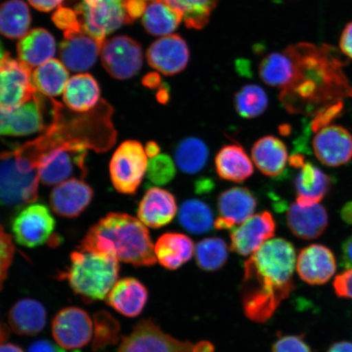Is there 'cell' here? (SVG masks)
Segmentation results:
<instances>
[{"label":"cell","instance_id":"6da1fadb","mask_svg":"<svg viewBox=\"0 0 352 352\" xmlns=\"http://www.w3.org/2000/svg\"><path fill=\"white\" fill-rule=\"evenodd\" d=\"M296 249L283 239L267 241L250 255L244 265L241 294L248 318L265 323L294 288Z\"/></svg>","mask_w":352,"mask_h":352},{"label":"cell","instance_id":"7a4b0ae2","mask_svg":"<svg viewBox=\"0 0 352 352\" xmlns=\"http://www.w3.org/2000/svg\"><path fill=\"white\" fill-rule=\"evenodd\" d=\"M52 122L44 133L32 142L25 143L14 154L32 170L47 153L65 144L82 143L96 151H107L116 142V131L111 122L112 107L103 100L89 112L74 114L72 118L63 105L51 100Z\"/></svg>","mask_w":352,"mask_h":352},{"label":"cell","instance_id":"3957f363","mask_svg":"<svg viewBox=\"0 0 352 352\" xmlns=\"http://www.w3.org/2000/svg\"><path fill=\"white\" fill-rule=\"evenodd\" d=\"M81 250L112 255L134 266H152L157 262L146 226L131 215L112 212L87 232Z\"/></svg>","mask_w":352,"mask_h":352},{"label":"cell","instance_id":"277c9868","mask_svg":"<svg viewBox=\"0 0 352 352\" xmlns=\"http://www.w3.org/2000/svg\"><path fill=\"white\" fill-rule=\"evenodd\" d=\"M287 50L296 63V74L292 82L283 88L280 100L289 113H311L323 101L331 100V96L323 90L324 82L343 80L340 76L332 78L320 65V51L314 46L299 43Z\"/></svg>","mask_w":352,"mask_h":352},{"label":"cell","instance_id":"5b68a950","mask_svg":"<svg viewBox=\"0 0 352 352\" xmlns=\"http://www.w3.org/2000/svg\"><path fill=\"white\" fill-rule=\"evenodd\" d=\"M70 261L66 278L74 292L85 300L107 298L120 274L118 259L107 254L81 250L72 253Z\"/></svg>","mask_w":352,"mask_h":352},{"label":"cell","instance_id":"8992f818","mask_svg":"<svg viewBox=\"0 0 352 352\" xmlns=\"http://www.w3.org/2000/svg\"><path fill=\"white\" fill-rule=\"evenodd\" d=\"M208 341H179L162 332L152 320H143L129 336L123 338L117 352H214Z\"/></svg>","mask_w":352,"mask_h":352},{"label":"cell","instance_id":"52a82bcc","mask_svg":"<svg viewBox=\"0 0 352 352\" xmlns=\"http://www.w3.org/2000/svg\"><path fill=\"white\" fill-rule=\"evenodd\" d=\"M147 166V155L142 144L132 140L122 143L109 164L114 188L122 195H135L146 174Z\"/></svg>","mask_w":352,"mask_h":352},{"label":"cell","instance_id":"ba28073f","mask_svg":"<svg viewBox=\"0 0 352 352\" xmlns=\"http://www.w3.org/2000/svg\"><path fill=\"white\" fill-rule=\"evenodd\" d=\"M38 170L24 173L12 151L0 154V204L20 206L38 199Z\"/></svg>","mask_w":352,"mask_h":352},{"label":"cell","instance_id":"9c48e42d","mask_svg":"<svg viewBox=\"0 0 352 352\" xmlns=\"http://www.w3.org/2000/svg\"><path fill=\"white\" fill-rule=\"evenodd\" d=\"M74 12L82 29L103 43L109 34L129 24L124 0H82Z\"/></svg>","mask_w":352,"mask_h":352},{"label":"cell","instance_id":"30bf717a","mask_svg":"<svg viewBox=\"0 0 352 352\" xmlns=\"http://www.w3.org/2000/svg\"><path fill=\"white\" fill-rule=\"evenodd\" d=\"M88 149L86 144L69 143L47 153L38 164L39 180L46 186H57L77 173L85 177Z\"/></svg>","mask_w":352,"mask_h":352},{"label":"cell","instance_id":"8fae6325","mask_svg":"<svg viewBox=\"0 0 352 352\" xmlns=\"http://www.w3.org/2000/svg\"><path fill=\"white\" fill-rule=\"evenodd\" d=\"M32 68L8 54L0 63V107L16 109L30 102L37 95Z\"/></svg>","mask_w":352,"mask_h":352},{"label":"cell","instance_id":"7c38bea8","mask_svg":"<svg viewBox=\"0 0 352 352\" xmlns=\"http://www.w3.org/2000/svg\"><path fill=\"white\" fill-rule=\"evenodd\" d=\"M100 52L105 70L120 80L134 77L142 67V45L125 35H118L105 41Z\"/></svg>","mask_w":352,"mask_h":352},{"label":"cell","instance_id":"4fadbf2b","mask_svg":"<svg viewBox=\"0 0 352 352\" xmlns=\"http://www.w3.org/2000/svg\"><path fill=\"white\" fill-rule=\"evenodd\" d=\"M56 221L50 209L43 204L26 206L16 215L12 223L13 236L17 243L34 248L50 239Z\"/></svg>","mask_w":352,"mask_h":352},{"label":"cell","instance_id":"5bb4252c","mask_svg":"<svg viewBox=\"0 0 352 352\" xmlns=\"http://www.w3.org/2000/svg\"><path fill=\"white\" fill-rule=\"evenodd\" d=\"M103 43L82 28L66 30L60 44V58L72 72H85L95 65Z\"/></svg>","mask_w":352,"mask_h":352},{"label":"cell","instance_id":"9a60e30c","mask_svg":"<svg viewBox=\"0 0 352 352\" xmlns=\"http://www.w3.org/2000/svg\"><path fill=\"white\" fill-rule=\"evenodd\" d=\"M52 329L57 344L65 349H78L90 342L94 324L85 311L70 307L56 316Z\"/></svg>","mask_w":352,"mask_h":352},{"label":"cell","instance_id":"2e32d148","mask_svg":"<svg viewBox=\"0 0 352 352\" xmlns=\"http://www.w3.org/2000/svg\"><path fill=\"white\" fill-rule=\"evenodd\" d=\"M315 133L312 148L321 164L336 167L351 160L352 135L344 127L328 125Z\"/></svg>","mask_w":352,"mask_h":352},{"label":"cell","instance_id":"e0dca14e","mask_svg":"<svg viewBox=\"0 0 352 352\" xmlns=\"http://www.w3.org/2000/svg\"><path fill=\"white\" fill-rule=\"evenodd\" d=\"M276 222L268 211L252 215L231 232V249L242 256H248L272 239L276 232Z\"/></svg>","mask_w":352,"mask_h":352},{"label":"cell","instance_id":"ac0fdd59","mask_svg":"<svg viewBox=\"0 0 352 352\" xmlns=\"http://www.w3.org/2000/svg\"><path fill=\"white\" fill-rule=\"evenodd\" d=\"M146 56L152 68L170 76L182 72L187 67L190 54L183 38L177 34H169L153 42Z\"/></svg>","mask_w":352,"mask_h":352},{"label":"cell","instance_id":"d6986e66","mask_svg":"<svg viewBox=\"0 0 352 352\" xmlns=\"http://www.w3.org/2000/svg\"><path fill=\"white\" fill-rule=\"evenodd\" d=\"M217 205L219 217L214 228L232 230L252 217L257 201L248 188L235 187L220 193Z\"/></svg>","mask_w":352,"mask_h":352},{"label":"cell","instance_id":"ffe728a7","mask_svg":"<svg viewBox=\"0 0 352 352\" xmlns=\"http://www.w3.org/2000/svg\"><path fill=\"white\" fill-rule=\"evenodd\" d=\"M296 267L299 277L305 283L323 285L336 274V258L327 246L311 245L299 253Z\"/></svg>","mask_w":352,"mask_h":352},{"label":"cell","instance_id":"44dd1931","mask_svg":"<svg viewBox=\"0 0 352 352\" xmlns=\"http://www.w3.org/2000/svg\"><path fill=\"white\" fill-rule=\"evenodd\" d=\"M94 197V190L82 179L73 178L57 184L50 196L52 210L60 217H78Z\"/></svg>","mask_w":352,"mask_h":352},{"label":"cell","instance_id":"7402d4cb","mask_svg":"<svg viewBox=\"0 0 352 352\" xmlns=\"http://www.w3.org/2000/svg\"><path fill=\"white\" fill-rule=\"evenodd\" d=\"M173 193L160 188H151L140 201L138 214L145 226L160 228L166 226L177 213Z\"/></svg>","mask_w":352,"mask_h":352},{"label":"cell","instance_id":"603a6c76","mask_svg":"<svg viewBox=\"0 0 352 352\" xmlns=\"http://www.w3.org/2000/svg\"><path fill=\"white\" fill-rule=\"evenodd\" d=\"M328 223L327 211L319 204L301 206L294 202L288 209V226L299 239H318L327 230Z\"/></svg>","mask_w":352,"mask_h":352},{"label":"cell","instance_id":"cb8c5ba5","mask_svg":"<svg viewBox=\"0 0 352 352\" xmlns=\"http://www.w3.org/2000/svg\"><path fill=\"white\" fill-rule=\"evenodd\" d=\"M147 300L146 287L133 277L117 281L107 297L108 305L127 318H135L142 314Z\"/></svg>","mask_w":352,"mask_h":352},{"label":"cell","instance_id":"d4e9b609","mask_svg":"<svg viewBox=\"0 0 352 352\" xmlns=\"http://www.w3.org/2000/svg\"><path fill=\"white\" fill-rule=\"evenodd\" d=\"M294 187L297 193V204L308 206L319 204L332 186V179L311 162L303 161L298 167Z\"/></svg>","mask_w":352,"mask_h":352},{"label":"cell","instance_id":"484cf974","mask_svg":"<svg viewBox=\"0 0 352 352\" xmlns=\"http://www.w3.org/2000/svg\"><path fill=\"white\" fill-rule=\"evenodd\" d=\"M252 154L255 166L268 177L283 175L289 160L285 144L274 135L258 140L253 145Z\"/></svg>","mask_w":352,"mask_h":352},{"label":"cell","instance_id":"4316f807","mask_svg":"<svg viewBox=\"0 0 352 352\" xmlns=\"http://www.w3.org/2000/svg\"><path fill=\"white\" fill-rule=\"evenodd\" d=\"M63 92L66 107L76 113L89 112L100 101L98 82L89 74H77L69 78Z\"/></svg>","mask_w":352,"mask_h":352},{"label":"cell","instance_id":"83f0119b","mask_svg":"<svg viewBox=\"0 0 352 352\" xmlns=\"http://www.w3.org/2000/svg\"><path fill=\"white\" fill-rule=\"evenodd\" d=\"M195 249L190 237L178 232L164 233L154 246L157 261L169 270H178L190 261Z\"/></svg>","mask_w":352,"mask_h":352},{"label":"cell","instance_id":"f1b7e54d","mask_svg":"<svg viewBox=\"0 0 352 352\" xmlns=\"http://www.w3.org/2000/svg\"><path fill=\"white\" fill-rule=\"evenodd\" d=\"M214 162L219 177L228 182L241 183L254 173L252 162L239 144L223 146L215 157Z\"/></svg>","mask_w":352,"mask_h":352},{"label":"cell","instance_id":"f546056e","mask_svg":"<svg viewBox=\"0 0 352 352\" xmlns=\"http://www.w3.org/2000/svg\"><path fill=\"white\" fill-rule=\"evenodd\" d=\"M56 52L55 38L43 28L30 30L17 44V54L22 63L30 68L52 60Z\"/></svg>","mask_w":352,"mask_h":352},{"label":"cell","instance_id":"4dcf8cb0","mask_svg":"<svg viewBox=\"0 0 352 352\" xmlns=\"http://www.w3.org/2000/svg\"><path fill=\"white\" fill-rule=\"evenodd\" d=\"M11 329L20 336H35L45 327V308L34 299H22L12 307L8 315Z\"/></svg>","mask_w":352,"mask_h":352},{"label":"cell","instance_id":"1f68e13d","mask_svg":"<svg viewBox=\"0 0 352 352\" xmlns=\"http://www.w3.org/2000/svg\"><path fill=\"white\" fill-rule=\"evenodd\" d=\"M183 20L182 13L162 0H149L142 16L144 28L148 34L161 36L175 32Z\"/></svg>","mask_w":352,"mask_h":352},{"label":"cell","instance_id":"d6a6232c","mask_svg":"<svg viewBox=\"0 0 352 352\" xmlns=\"http://www.w3.org/2000/svg\"><path fill=\"white\" fill-rule=\"evenodd\" d=\"M259 76L266 85L285 88L292 82L296 74V63L290 52H272L262 60L258 67Z\"/></svg>","mask_w":352,"mask_h":352},{"label":"cell","instance_id":"836d02e7","mask_svg":"<svg viewBox=\"0 0 352 352\" xmlns=\"http://www.w3.org/2000/svg\"><path fill=\"white\" fill-rule=\"evenodd\" d=\"M41 99L38 94L30 102L10 109L7 135H30L43 129Z\"/></svg>","mask_w":352,"mask_h":352},{"label":"cell","instance_id":"e575fe53","mask_svg":"<svg viewBox=\"0 0 352 352\" xmlns=\"http://www.w3.org/2000/svg\"><path fill=\"white\" fill-rule=\"evenodd\" d=\"M32 16L23 0H8L0 7V33L10 39L21 38L28 33Z\"/></svg>","mask_w":352,"mask_h":352},{"label":"cell","instance_id":"d590c367","mask_svg":"<svg viewBox=\"0 0 352 352\" xmlns=\"http://www.w3.org/2000/svg\"><path fill=\"white\" fill-rule=\"evenodd\" d=\"M32 78L37 91L52 98L63 94L67 85L69 73L63 63L52 59L35 69Z\"/></svg>","mask_w":352,"mask_h":352},{"label":"cell","instance_id":"8d00e7d4","mask_svg":"<svg viewBox=\"0 0 352 352\" xmlns=\"http://www.w3.org/2000/svg\"><path fill=\"white\" fill-rule=\"evenodd\" d=\"M209 158V148L197 138H187L180 142L175 151L176 165L183 173L195 175L204 168Z\"/></svg>","mask_w":352,"mask_h":352},{"label":"cell","instance_id":"74e56055","mask_svg":"<svg viewBox=\"0 0 352 352\" xmlns=\"http://www.w3.org/2000/svg\"><path fill=\"white\" fill-rule=\"evenodd\" d=\"M178 219L180 226L192 234H204L214 226L212 210L198 199L184 201L179 210Z\"/></svg>","mask_w":352,"mask_h":352},{"label":"cell","instance_id":"f35d334b","mask_svg":"<svg viewBox=\"0 0 352 352\" xmlns=\"http://www.w3.org/2000/svg\"><path fill=\"white\" fill-rule=\"evenodd\" d=\"M145 2L149 0H144ZM182 13L184 23L189 29L200 30L208 25L217 0H162Z\"/></svg>","mask_w":352,"mask_h":352},{"label":"cell","instance_id":"ab89813d","mask_svg":"<svg viewBox=\"0 0 352 352\" xmlns=\"http://www.w3.org/2000/svg\"><path fill=\"white\" fill-rule=\"evenodd\" d=\"M195 258L198 267L202 270L217 271L228 261V245L226 241L219 237L205 239L196 245Z\"/></svg>","mask_w":352,"mask_h":352},{"label":"cell","instance_id":"60d3db41","mask_svg":"<svg viewBox=\"0 0 352 352\" xmlns=\"http://www.w3.org/2000/svg\"><path fill=\"white\" fill-rule=\"evenodd\" d=\"M236 111L244 118L261 116L268 107V96L261 87L245 85L236 92L234 98Z\"/></svg>","mask_w":352,"mask_h":352},{"label":"cell","instance_id":"b9f144b4","mask_svg":"<svg viewBox=\"0 0 352 352\" xmlns=\"http://www.w3.org/2000/svg\"><path fill=\"white\" fill-rule=\"evenodd\" d=\"M146 175L151 183L156 186H165L170 183L176 175L173 160L166 154H160L151 158L148 162Z\"/></svg>","mask_w":352,"mask_h":352},{"label":"cell","instance_id":"7bdbcfd3","mask_svg":"<svg viewBox=\"0 0 352 352\" xmlns=\"http://www.w3.org/2000/svg\"><path fill=\"white\" fill-rule=\"evenodd\" d=\"M13 254H14V246H13L11 236L6 234L1 228H0V289L6 279Z\"/></svg>","mask_w":352,"mask_h":352},{"label":"cell","instance_id":"ee69618b","mask_svg":"<svg viewBox=\"0 0 352 352\" xmlns=\"http://www.w3.org/2000/svg\"><path fill=\"white\" fill-rule=\"evenodd\" d=\"M272 352H311L302 338L296 336L280 337L272 346Z\"/></svg>","mask_w":352,"mask_h":352},{"label":"cell","instance_id":"f6af8a7d","mask_svg":"<svg viewBox=\"0 0 352 352\" xmlns=\"http://www.w3.org/2000/svg\"><path fill=\"white\" fill-rule=\"evenodd\" d=\"M52 21H54L57 28L64 30L65 32L68 30L82 28L76 12L70 10V8H58V10L52 16Z\"/></svg>","mask_w":352,"mask_h":352},{"label":"cell","instance_id":"bcb514c9","mask_svg":"<svg viewBox=\"0 0 352 352\" xmlns=\"http://www.w3.org/2000/svg\"><path fill=\"white\" fill-rule=\"evenodd\" d=\"M333 287L338 297L352 299V268H347L336 276Z\"/></svg>","mask_w":352,"mask_h":352},{"label":"cell","instance_id":"7dc6e473","mask_svg":"<svg viewBox=\"0 0 352 352\" xmlns=\"http://www.w3.org/2000/svg\"><path fill=\"white\" fill-rule=\"evenodd\" d=\"M146 2L144 0H124V8L129 24L143 16Z\"/></svg>","mask_w":352,"mask_h":352},{"label":"cell","instance_id":"c3c4849f","mask_svg":"<svg viewBox=\"0 0 352 352\" xmlns=\"http://www.w3.org/2000/svg\"><path fill=\"white\" fill-rule=\"evenodd\" d=\"M340 46L343 54L352 59V21L346 25L341 34Z\"/></svg>","mask_w":352,"mask_h":352},{"label":"cell","instance_id":"681fc988","mask_svg":"<svg viewBox=\"0 0 352 352\" xmlns=\"http://www.w3.org/2000/svg\"><path fill=\"white\" fill-rule=\"evenodd\" d=\"M28 352H66L63 346H57L50 341L34 342L30 346Z\"/></svg>","mask_w":352,"mask_h":352},{"label":"cell","instance_id":"f907efd6","mask_svg":"<svg viewBox=\"0 0 352 352\" xmlns=\"http://www.w3.org/2000/svg\"><path fill=\"white\" fill-rule=\"evenodd\" d=\"M28 1L37 10L47 12L60 8L64 0H28Z\"/></svg>","mask_w":352,"mask_h":352},{"label":"cell","instance_id":"816d5d0a","mask_svg":"<svg viewBox=\"0 0 352 352\" xmlns=\"http://www.w3.org/2000/svg\"><path fill=\"white\" fill-rule=\"evenodd\" d=\"M342 264L346 268H352V236L342 245Z\"/></svg>","mask_w":352,"mask_h":352},{"label":"cell","instance_id":"f5cc1de1","mask_svg":"<svg viewBox=\"0 0 352 352\" xmlns=\"http://www.w3.org/2000/svg\"><path fill=\"white\" fill-rule=\"evenodd\" d=\"M142 82L144 86L151 88V89H155L162 85V79L160 74L151 73L144 78Z\"/></svg>","mask_w":352,"mask_h":352},{"label":"cell","instance_id":"db71d44e","mask_svg":"<svg viewBox=\"0 0 352 352\" xmlns=\"http://www.w3.org/2000/svg\"><path fill=\"white\" fill-rule=\"evenodd\" d=\"M10 109L0 107V135H7Z\"/></svg>","mask_w":352,"mask_h":352},{"label":"cell","instance_id":"11a10c76","mask_svg":"<svg viewBox=\"0 0 352 352\" xmlns=\"http://www.w3.org/2000/svg\"><path fill=\"white\" fill-rule=\"evenodd\" d=\"M327 352H352V342L342 341L334 343Z\"/></svg>","mask_w":352,"mask_h":352},{"label":"cell","instance_id":"9f6ffc18","mask_svg":"<svg viewBox=\"0 0 352 352\" xmlns=\"http://www.w3.org/2000/svg\"><path fill=\"white\" fill-rule=\"evenodd\" d=\"M170 89L166 85H164V83L160 86V90L157 94V100L158 102L161 104H166L168 102L170 99Z\"/></svg>","mask_w":352,"mask_h":352},{"label":"cell","instance_id":"6f0895ef","mask_svg":"<svg viewBox=\"0 0 352 352\" xmlns=\"http://www.w3.org/2000/svg\"><path fill=\"white\" fill-rule=\"evenodd\" d=\"M144 151L147 157L153 158L160 155L161 148L156 142H149L145 145Z\"/></svg>","mask_w":352,"mask_h":352},{"label":"cell","instance_id":"680465c9","mask_svg":"<svg viewBox=\"0 0 352 352\" xmlns=\"http://www.w3.org/2000/svg\"><path fill=\"white\" fill-rule=\"evenodd\" d=\"M341 217L345 223L352 224V201L343 206L341 210Z\"/></svg>","mask_w":352,"mask_h":352},{"label":"cell","instance_id":"91938a15","mask_svg":"<svg viewBox=\"0 0 352 352\" xmlns=\"http://www.w3.org/2000/svg\"><path fill=\"white\" fill-rule=\"evenodd\" d=\"M0 352H23V351L19 346L8 343V344H0Z\"/></svg>","mask_w":352,"mask_h":352},{"label":"cell","instance_id":"94428289","mask_svg":"<svg viewBox=\"0 0 352 352\" xmlns=\"http://www.w3.org/2000/svg\"><path fill=\"white\" fill-rule=\"evenodd\" d=\"M10 54L8 52H4L3 47L2 45L1 42H0V63H2L4 58Z\"/></svg>","mask_w":352,"mask_h":352},{"label":"cell","instance_id":"6125c7cd","mask_svg":"<svg viewBox=\"0 0 352 352\" xmlns=\"http://www.w3.org/2000/svg\"><path fill=\"white\" fill-rule=\"evenodd\" d=\"M7 336V332L6 330L3 329L2 327H0V344L1 342L4 341V338Z\"/></svg>","mask_w":352,"mask_h":352},{"label":"cell","instance_id":"be15d7a7","mask_svg":"<svg viewBox=\"0 0 352 352\" xmlns=\"http://www.w3.org/2000/svg\"><path fill=\"white\" fill-rule=\"evenodd\" d=\"M2 228L1 226H0V228Z\"/></svg>","mask_w":352,"mask_h":352}]
</instances>
